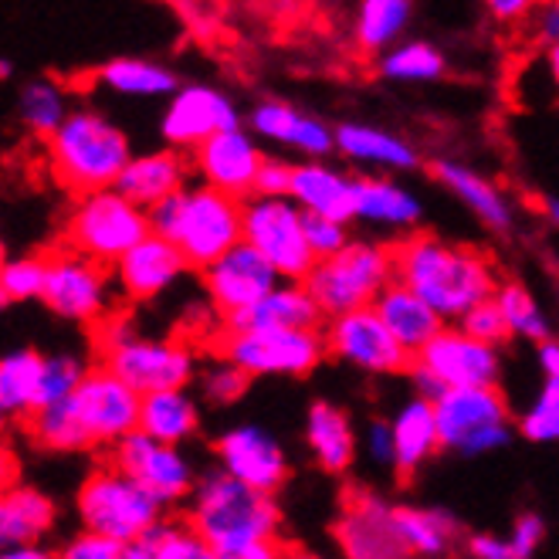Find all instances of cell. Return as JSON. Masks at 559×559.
<instances>
[{
  "instance_id": "obj_19",
  "label": "cell",
  "mask_w": 559,
  "mask_h": 559,
  "mask_svg": "<svg viewBox=\"0 0 559 559\" xmlns=\"http://www.w3.org/2000/svg\"><path fill=\"white\" fill-rule=\"evenodd\" d=\"M261 163H265V153L241 126L214 133L193 150V174L204 183L238 197V201H248L254 193Z\"/></svg>"
},
{
  "instance_id": "obj_55",
  "label": "cell",
  "mask_w": 559,
  "mask_h": 559,
  "mask_svg": "<svg viewBox=\"0 0 559 559\" xmlns=\"http://www.w3.org/2000/svg\"><path fill=\"white\" fill-rule=\"evenodd\" d=\"M539 0H485V11L499 24H525Z\"/></svg>"
},
{
  "instance_id": "obj_38",
  "label": "cell",
  "mask_w": 559,
  "mask_h": 559,
  "mask_svg": "<svg viewBox=\"0 0 559 559\" xmlns=\"http://www.w3.org/2000/svg\"><path fill=\"white\" fill-rule=\"evenodd\" d=\"M126 559H211V546L190 519H159L126 546Z\"/></svg>"
},
{
  "instance_id": "obj_15",
  "label": "cell",
  "mask_w": 559,
  "mask_h": 559,
  "mask_svg": "<svg viewBox=\"0 0 559 559\" xmlns=\"http://www.w3.org/2000/svg\"><path fill=\"white\" fill-rule=\"evenodd\" d=\"M103 364L140 393H153L167 386H187L197 377V349L187 340H150L136 333L106 349Z\"/></svg>"
},
{
  "instance_id": "obj_37",
  "label": "cell",
  "mask_w": 559,
  "mask_h": 559,
  "mask_svg": "<svg viewBox=\"0 0 559 559\" xmlns=\"http://www.w3.org/2000/svg\"><path fill=\"white\" fill-rule=\"evenodd\" d=\"M414 17V0H359L353 38L364 55H383L401 41Z\"/></svg>"
},
{
  "instance_id": "obj_61",
  "label": "cell",
  "mask_w": 559,
  "mask_h": 559,
  "mask_svg": "<svg viewBox=\"0 0 559 559\" xmlns=\"http://www.w3.org/2000/svg\"><path fill=\"white\" fill-rule=\"evenodd\" d=\"M0 75H4V79H11V61H8V58L0 61Z\"/></svg>"
},
{
  "instance_id": "obj_24",
  "label": "cell",
  "mask_w": 559,
  "mask_h": 559,
  "mask_svg": "<svg viewBox=\"0 0 559 559\" xmlns=\"http://www.w3.org/2000/svg\"><path fill=\"white\" fill-rule=\"evenodd\" d=\"M251 133L261 140H272L278 146L299 150L312 159H325L336 150V129H329L322 119L306 116L288 103L269 98V103H258L248 116Z\"/></svg>"
},
{
  "instance_id": "obj_26",
  "label": "cell",
  "mask_w": 559,
  "mask_h": 559,
  "mask_svg": "<svg viewBox=\"0 0 559 559\" xmlns=\"http://www.w3.org/2000/svg\"><path fill=\"white\" fill-rule=\"evenodd\" d=\"M190 177V163L183 159V150L170 146V150H153V153H133V159L126 163L122 177L116 180V187L136 201L140 207H153L163 197H170L177 190L187 187Z\"/></svg>"
},
{
  "instance_id": "obj_20",
  "label": "cell",
  "mask_w": 559,
  "mask_h": 559,
  "mask_svg": "<svg viewBox=\"0 0 559 559\" xmlns=\"http://www.w3.org/2000/svg\"><path fill=\"white\" fill-rule=\"evenodd\" d=\"M187 269L190 261L183 258L177 241L150 231L116 261L112 275H116V288L129 302H150L159 299L170 285H177Z\"/></svg>"
},
{
  "instance_id": "obj_13",
  "label": "cell",
  "mask_w": 559,
  "mask_h": 559,
  "mask_svg": "<svg viewBox=\"0 0 559 559\" xmlns=\"http://www.w3.org/2000/svg\"><path fill=\"white\" fill-rule=\"evenodd\" d=\"M72 404L88 435V444L112 451L126 435H133L140 427L143 393L103 364V367H88L85 380L72 393Z\"/></svg>"
},
{
  "instance_id": "obj_31",
  "label": "cell",
  "mask_w": 559,
  "mask_h": 559,
  "mask_svg": "<svg viewBox=\"0 0 559 559\" xmlns=\"http://www.w3.org/2000/svg\"><path fill=\"white\" fill-rule=\"evenodd\" d=\"M390 427H393V448H397V462H393V468H397L404 478H411L427 457L441 448L435 401L417 393L411 404H404L397 411V417L390 420Z\"/></svg>"
},
{
  "instance_id": "obj_18",
  "label": "cell",
  "mask_w": 559,
  "mask_h": 559,
  "mask_svg": "<svg viewBox=\"0 0 559 559\" xmlns=\"http://www.w3.org/2000/svg\"><path fill=\"white\" fill-rule=\"evenodd\" d=\"M235 126H241V112L224 92L211 85H183L170 95L167 109H163L159 133L167 140V146L193 153L214 133H224V129Z\"/></svg>"
},
{
  "instance_id": "obj_5",
  "label": "cell",
  "mask_w": 559,
  "mask_h": 559,
  "mask_svg": "<svg viewBox=\"0 0 559 559\" xmlns=\"http://www.w3.org/2000/svg\"><path fill=\"white\" fill-rule=\"evenodd\" d=\"M150 231V211L129 201L119 187L79 193V201L69 211V221H64V241H69V248L103 261V265H116Z\"/></svg>"
},
{
  "instance_id": "obj_32",
  "label": "cell",
  "mask_w": 559,
  "mask_h": 559,
  "mask_svg": "<svg viewBox=\"0 0 559 559\" xmlns=\"http://www.w3.org/2000/svg\"><path fill=\"white\" fill-rule=\"evenodd\" d=\"M306 444L329 475H343L353 465V454H356L353 420L336 404H325V401L312 404L306 414Z\"/></svg>"
},
{
  "instance_id": "obj_36",
  "label": "cell",
  "mask_w": 559,
  "mask_h": 559,
  "mask_svg": "<svg viewBox=\"0 0 559 559\" xmlns=\"http://www.w3.org/2000/svg\"><path fill=\"white\" fill-rule=\"evenodd\" d=\"M95 82L126 98H170L180 88L177 75L167 64L146 58H112L95 72Z\"/></svg>"
},
{
  "instance_id": "obj_30",
  "label": "cell",
  "mask_w": 559,
  "mask_h": 559,
  "mask_svg": "<svg viewBox=\"0 0 559 559\" xmlns=\"http://www.w3.org/2000/svg\"><path fill=\"white\" fill-rule=\"evenodd\" d=\"M424 217L417 197L390 177H356V221L414 231Z\"/></svg>"
},
{
  "instance_id": "obj_9",
  "label": "cell",
  "mask_w": 559,
  "mask_h": 559,
  "mask_svg": "<svg viewBox=\"0 0 559 559\" xmlns=\"http://www.w3.org/2000/svg\"><path fill=\"white\" fill-rule=\"evenodd\" d=\"M211 349L235 359L251 377H309L329 353L319 329H248L217 333Z\"/></svg>"
},
{
  "instance_id": "obj_58",
  "label": "cell",
  "mask_w": 559,
  "mask_h": 559,
  "mask_svg": "<svg viewBox=\"0 0 559 559\" xmlns=\"http://www.w3.org/2000/svg\"><path fill=\"white\" fill-rule=\"evenodd\" d=\"M8 559H48V549H35V543H21V546H4Z\"/></svg>"
},
{
  "instance_id": "obj_56",
  "label": "cell",
  "mask_w": 559,
  "mask_h": 559,
  "mask_svg": "<svg viewBox=\"0 0 559 559\" xmlns=\"http://www.w3.org/2000/svg\"><path fill=\"white\" fill-rule=\"evenodd\" d=\"M468 552H472L475 559H515V552H512V543H509V539L488 536V533L472 536V539H468Z\"/></svg>"
},
{
  "instance_id": "obj_28",
  "label": "cell",
  "mask_w": 559,
  "mask_h": 559,
  "mask_svg": "<svg viewBox=\"0 0 559 559\" xmlns=\"http://www.w3.org/2000/svg\"><path fill=\"white\" fill-rule=\"evenodd\" d=\"M435 180L451 190L457 201H462L485 227H491V231H509L512 227V204L509 197L502 193V187H496L488 177L475 174L472 167H465V163H454V159H438L431 167Z\"/></svg>"
},
{
  "instance_id": "obj_23",
  "label": "cell",
  "mask_w": 559,
  "mask_h": 559,
  "mask_svg": "<svg viewBox=\"0 0 559 559\" xmlns=\"http://www.w3.org/2000/svg\"><path fill=\"white\" fill-rule=\"evenodd\" d=\"M325 312L306 282H278L265 299L221 319V333H248V329H319Z\"/></svg>"
},
{
  "instance_id": "obj_51",
  "label": "cell",
  "mask_w": 559,
  "mask_h": 559,
  "mask_svg": "<svg viewBox=\"0 0 559 559\" xmlns=\"http://www.w3.org/2000/svg\"><path fill=\"white\" fill-rule=\"evenodd\" d=\"M525 31H530V38L543 48L559 45V0H539L530 21H525Z\"/></svg>"
},
{
  "instance_id": "obj_7",
  "label": "cell",
  "mask_w": 559,
  "mask_h": 559,
  "mask_svg": "<svg viewBox=\"0 0 559 559\" xmlns=\"http://www.w3.org/2000/svg\"><path fill=\"white\" fill-rule=\"evenodd\" d=\"M441 448L457 454H488L512 441L509 401L499 383L485 386H444L435 397Z\"/></svg>"
},
{
  "instance_id": "obj_35",
  "label": "cell",
  "mask_w": 559,
  "mask_h": 559,
  "mask_svg": "<svg viewBox=\"0 0 559 559\" xmlns=\"http://www.w3.org/2000/svg\"><path fill=\"white\" fill-rule=\"evenodd\" d=\"M45 356L35 349H14L0 359V411L8 420H27L41 404Z\"/></svg>"
},
{
  "instance_id": "obj_27",
  "label": "cell",
  "mask_w": 559,
  "mask_h": 559,
  "mask_svg": "<svg viewBox=\"0 0 559 559\" xmlns=\"http://www.w3.org/2000/svg\"><path fill=\"white\" fill-rule=\"evenodd\" d=\"M373 306L383 316V322L393 329V336H397L414 356H417V349L427 340H435L441 329L448 325V319L431 302H427L424 295H417L411 285H404L401 278H393L380 292V299Z\"/></svg>"
},
{
  "instance_id": "obj_57",
  "label": "cell",
  "mask_w": 559,
  "mask_h": 559,
  "mask_svg": "<svg viewBox=\"0 0 559 559\" xmlns=\"http://www.w3.org/2000/svg\"><path fill=\"white\" fill-rule=\"evenodd\" d=\"M539 367L543 377H559V340H543L539 343Z\"/></svg>"
},
{
  "instance_id": "obj_29",
  "label": "cell",
  "mask_w": 559,
  "mask_h": 559,
  "mask_svg": "<svg viewBox=\"0 0 559 559\" xmlns=\"http://www.w3.org/2000/svg\"><path fill=\"white\" fill-rule=\"evenodd\" d=\"M336 150L359 167H380V170H397L407 174L417 167V150L401 140L397 133H386L380 126L367 122H343L336 129Z\"/></svg>"
},
{
  "instance_id": "obj_52",
  "label": "cell",
  "mask_w": 559,
  "mask_h": 559,
  "mask_svg": "<svg viewBox=\"0 0 559 559\" xmlns=\"http://www.w3.org/2000/svg\"><path fill=\"white\" fill-rule=\"evenodd\" d=\"M292 177H295V163L278 159V156H265V163H261V170H258V187H254V193H265V197H288Z\"/></svg>"
},
{
  "instance_id": "obj_48",
  "label": "cell",
  "mask_w": 559,
  "mask_h": 559,
  "mask_svg": "<svg viewBox=\"0 0 559 559\" xmlns=\"http://www.w3.org/2000/svg\"><path fill=\"white\" fill-rule=\"evenodd\" d=\"M457 325L468 329L472 336H478L485 343H496V346H502L512 336V329H509V322H506V316H502V309L496 302V295L485 299V302H478V306H472L462 319H457Z\"/></svg>"
},
{
  "instance_id": "obj_49",
  "label": "cell",
  "mask_w": 559,
  "mask_h": 559,
  "mask_svg": "<svg viewBox=\"0 0 559 559\" xmlns=\"http://www.w3.org/2000/svg\"><path fill=\"white\" fill-rule=\"evenodd\" d=\"M306 214V211H302ZM306 238L316 258H329V254H340L349 245V231H346V221L336 217H325V214H306Z\"/></svg>"
},
{
  "instance_id": "obj_39",
  "label": "cell",
  "mask_w": 559,
  "mask_h": 559,
  "mask_svg": "<svg viewBox=\"0 0 559 559\" xmlns=\"http://www.w3.org/2000/svg\"><path fill=\"white\" fill-rule=\"evenodd\" d=\"M393 515H397V530L411 556H444L454 546L457 525L448 512L397 506Z\"/></svg>"
},
{
  "instance_id": "obj_42",
  "label": "cell",
  "mask_w": 559,
  "mask_h": 559,
  "mask_svg": "<svg viewBox=\"0 0 559 559\" xmlns=\"http://www.w3.org/2000/svg\"><path fill=\"white\" fill-rule=\"evenodd\" d=\"M377 69L390 82H438L448 61L431 41H397L380 55Z\"/></svg>"
},
{
  "instance_id": "obj_21",
  "label": "cell",
  "mask_w": 559,
  "mask_h": 559,
  "mask_svg": "<svg viewBox=\"0 0 559 559\" xmlns=\"http://www.w3.org/2000/svg\"><path fill=\"white\" fill-rule=\"evenodd\" d=\"M214 451L227 475H235L261 491H272L275 496L288 481V457L265 427H254V424L231 427V431H224L217 438Z\"/></svg>"
},
{
  "instance_id": "obj_1",
  "label": "cell",
  "mask_w": 559,
  "mask_h": 559,
  "mask_svg": "<svg viewBox=\"0 0 559 559\" xmlns=\"http://www.w3.org/2000/svg\"><path fill=\"white\" fill-rule=\"evenodd\" d=\"M187 519L204 536L214 559H272L285 552L275 496L224 468L197 481Z\"/></svg>"
},
{
  "instance_id": "obj_11",
  "label": "cell",
  "mask_w": 559,
  "mask_h": 559,
  "mask_svg": "<svg viewBox=\"0 0 559 559\" xmlns=\"http://www.w3.org/2000/svg\"><path fill=\"white\" fill-rule=\"evenodd\" d=\"M325 346L329 356H336L364 373L390 377V373H411L414 367V353L393 336V329L383 322L377 306L329 316Z\"/></svg>"
},
{
  "instance_id": "obj_16",
  "label": "cell",
  "mask_w": 559,
  "mask_h": 559,
  "mask_svg": "<svg viewBox=\"0 0 559 559\" xmlns=\"http://www.w3.org/2000/svg\"><path fill=\"white\" fill-rule=\"evenodd\" d=\"M414 364L435 373L444 386H485L499 383L502 377L499 346L472 336L462 325H444L435 340L417 349Z\"/></svg>"
},
{
  "instance_id": "obj_40",
  "label": "cell",
  "mask_w": 559,
  "mask_h": 559,
  "mask_svg": "<svg viewBox=\"0 0 559 559\" xmlns=\"http://www.w3.org/2000/svg\"><path fill=\"white\" fill-rule=\"evenodd\" d=\"M17 116L27 126V133L48 140L72 116L69 88L55 79H31L17 95Z\"/></svg>"
},
{
  "instance_id": "obj_43",
  "label": "cell",
  "mask_w": 559,
  "mask_h": 559,
  "mask_svg": "<svg viewBox=\"0 0 559 559\" xmlns=\"http://www.w3.org/2000/svg\"><path fill=\"white\" fill-rule=\"evenodd\" d=\"M48 272H51V254L8 258L4 269H0V295H4V306L45 299Z\"/></svg>"
},
{
  "instance_id": "obj_8",
  "label": "cell",
  "mask_w": 559,
  "mask_h": 559,
  "mask_svg": "<svg viewBox=\"0 0 559 559\" xmlns=\"http://www.w3.org/2000/svg\"><path fill=\"white\" fill-rule=\"evenodd\" d=\"M75 506L85 530L106 533L126 546L140 539L153 522L163 519V506L116 462L95 468L82 481Z\"/></svg>"
},
{
  "instance_id": "obj_25",
  "label": "cell",
  "mask_w": 559,
  "mask_h": 559,
  "mask_svg": "<svg viewBox=\"0 0 559 559\" xmlns=\"http://www.w3.org/2000/svg\"><path fill=\"white\" fill-rule=\"evenodd\" d=\"M288 197L306 214H325L336 221H356V177L329 167L322 159L295 163V177Z\"/></svg>"
},
{
  "instance_id": "obj_34",
  "label": "cell",
  "mask_w": 559,
  "mask_h": 559,
  "mask_svg": "<svg viewBox=\"0 0 559 559\" xmlns=\"http://www.w3.org/2000/svg\"><path fill=\"white\" fill-rule=\"evenodd\" d=\"M55 525V502L31 485H11L0 499V543H41Z\"/></svg>"
},
{
  "instance_id": "obj_14",
  "label": "cell",
  "mask_w": 559,
  "mask_h": 559,
  "mask_svg": "<svg viewBox=\"0 0 559 559\" xmlns=\"http://www.w3.org/2000/svg\"><path fill=\"white\" fill-rule=\"evenodd\" d=\"M112 462L126 475H133L163 509L190 502L197 488L193 465L183 457L180 444L156 441L146 431H140V427L112 448Z\"/></svg>"
},
{
  "instance_id": "obj_3",
  "label": "cell",
  "mask_w": 559,
  "mask_h": 559,
  "mask_svg": "<svg viewBox=\"0 0 559 559\" xmlns=\"http://www.w3.org/2000/svg\"><path fill=\"white\" fill-rule=\"evenodd\" d=\"M150 227L177 241L193 272H204L211 261L245 241V201L201 180L153 204Z\"/></svg>"
},
{
  "instance_id": "obj_50",
  "label": "cell",
  "mask_w": 559,
  "mask_h": 559,
  "mask_svg": "<svg viewBox=\"0 0 559 559\" xmlns=\"http://www.w3.org/2000/svg\"><path fill=\"white\" fill-rule=\"evenodd\" d=\"M64 559H126V543L95 533V530H82L75 539L64 543L61 549Z\"/></svg>"
},
{
  "instance_id": "obj_2",
  "label": "cell",
  "mask_w": 559,
  "mask_h": 559,
  "mask_svg": "<svg viewBox=\"0 0 559 559\" xmlns=\"http://www.w3.org/2000/svg\"><path fill=\"white\" fill-rule=\"evenodd\" d=\"M393 269L404 285L424 295L444 319L457 322L472 306L496 295V265L468 245H451L435 235H411L393 245Z\"/></svg>"
},
{
  "instance_id": "obj_54",
  "label": "cell",
  "mask_w": 559,
  "mask_h": 559,
  "mask_svg": "<svg viewBox=\"0 0 559 559\" xmlns=\"http://www.w3.org/2000/svg\"><path fill=\"white\" fill-rule=\"evenodd\" d=\"M367 448H370L377 465H390L393 468V462H397V448H393V427H390V420H373L370 424Z\"/></svg>"
},
{
  "instance_id": "obj_17",
  "label": "cell",
  "mask_w": 559,
  "mask_h": 559,
  "mask_svg": "<svg viewBox=\"0 0 559 559\" xmlns=\"http://www.w3.org/2000/svg\"><path fill=\"white\" fill-rule=\"evenodd\" d=\"M201 282H204V292H207L214 312L224 319V316L254 306L258 299H265V295L282 282V275L254 245L238 241L231 251H224L217 261H211V265L201 272Z\"/></svg>"
},
{
  "instance_id": "obj_59",
  "label": "cell",
  "mask_w": 559,
  "mask_h": 559,
  "mask_svg": "<svg viewBox=\"0 0 559 559\" xmlns=\"http://www.w3.org/2000/svg\"><path fill=\"white\" fill-rule=\"evenodd\" d=\"M546 72H549V82H552V88L559 92V45L546 48Z\"/></svg>"
},
{
  "instance_id": "obj_47",
  "label": "cell",
  "mask_w": 559,
  "mask_h": 559,
  "mask_svg": "<svg viewBox=\"0 0 559 559\" xmlns=\"http://www.w3.org/2000/svg\"><path fill=\"white\" fill-rule=\"evenodd\" d=\"M88 367L75 353H55V356H45V377H41V404H55V401H64L72 397L79 390V383L85 380Z\"/></svg>"
},
{
  "instance_id": "obj_12",
  "label": "cell",
  "mask_w": 559,
  "mask_h": 559,
  "mask_svg": "<svg viewBox=\"0 0 559 559\" xmlns=\"http://www.w3.org/2000/svg\"><path fill=\"white\" fill-rule=\"evenodd\" d=\"M112 282L103 261H95L75 248L51 254V272L45 288V306L79 325H95L112 312Z\"/></svg>"
},
{
  "instance_id": "obj_4",
  "label": "cell",
  "mask_w": 559,
  "mask_h": 559,
  "mask_svg": "<svg viewBox=\"0 0 559 559\" xmlns=\"http://www.w3.org/2000/svg\"><path fill=\"white\" fill-rule=\"evenodd\" d=\"M51 177L72 193H92L116 187L133 146L122 129L95 109H72L55 133L45 140Z\"/></svg>"
},
{
  "instance_id": "obj_44",
  "label": "cell",
  "mask_w": 559,
  "mask_h": 559,
  "mask_svg": "<svg viewBox=\"0 0 559 559\" xmlns=\"http://www.w3.org/2000/svg\"><path fill=\"white\" fill-rule=\"evenodd\" d=\"M496 302L512 329V336H522V340H533V343H543L549 340V319L539 312L533 292L519 285V282H506L496 288Z\"/></svg>"
},
{
  "instance_id": "obj_22",
  "label": "cell",
  "mask_w": 559,
  "mask_h": 559,
  "mask_svg": "<svg viewBox=\"0 0 559 559\" xmlns=\"http://www.w3.org/2000/svg\"><path fill=\"white\" fill-rule=\"evenodd\" d=\"M397 506H386L373 496H353L336 522L340 549L353 559H404L411 556L401 530H397Z\"/></svg>"
},
{
  "instance_id": "obj_45",
  "label": "cell",
  "mask_w": 559,
  "mask_h": 559,
  "mask_svg": "<svg viewBox=\"0 0 559 559\" xmlns=\"http://www.w3.org/2000/svg\"><path fill=\"white\" fill-rule=\"evenodd\" d=\"M519 431L536 444L559 441V377H546L539 397L519 417Z\"/></svg>"
},
{
  "instance_id": "obj_60",
  "label": "cell",
  "mask_w": 559,
  "mask_h": 559,
  "mask_svg": "<svg viewBox=\"0 0 559 559\" xmlns=\"http://www.w3.org/2000/svg\"><path fill=\"white\" fill-rule=\"evenodd\" d=\"M543 211H546V217L559 227V197H549V201L543 204Z\"/></svg>"
},
{
  "instance_id": "obj_10",
  "label": "cell",
  "mask_w": 559,
  "mask_h": 559,
  "mask_svg": "<svg viewBox=\"0 0 559 559\" xmlns=\"http://www.w3.org/2000/svg\"><path fill=\"white\" fill-rule=\"evenodd\" d=\"M302 217V207L292 197L251 193L245 201V241L265 254L282 278L292 282H306L319 261L309 248Z\"/></svg>"
},
{
  "instance_id": "obj_33",
  "label": "cell",
  "mask_w": 559,
  "mask_h": 559,
  "mask_svg": "<svg viewBox=\"0 0 559 559\" xmlns=\"http://www.w3.org/2000/svg\"><path fill=\"white\" fill-rule=\"evenodd\" d=\"M197 427H201V411H197V401L187 393V386L143 393L140 431H146L150 438L167 441V444H183L197 435Z\"/></svg>"
},
{
  "instance_id": "obj_53",
  "label": "cell",
  "mask_w": 559,
  "mask_h": 559,
  "mask_svg": "<svg viewBox=\"0 0 559 559\" xmlns=\"http://www.w3.org/2000/svg\"><path fill=\"white\" fill-rule=\"evenodd\" d=\"M546 539V525L539 515H519L515 525H512V533H509V543H512V552L515 559H525V556H533Z\"/></svg>"
},
{
  "instance_id": "obj_6",
  "label": "cell",
  "mask_w": 559,
  "mask_h": 559,
  "mask_svg": "<svg viewBox=\"0 0 559 559\" xmlns=\"http://www.w3.org/2000/svg\"><path fill=\"white\" fill-rule=\"evenodd\" d=\"M393 278H397L393 248L373 241H349L340 254L319 258L306 275V285L329 319L349 309L373 306Z\"/></svg>"
},
{
  "instance_id": "obj_46",
  "label": "cell",
  "mask_w": 559,
  "mask_h": 559,
  "mask_svg": "<svg viewBox=\"0 0 559 559\" xmlns=\"http://www.w3.org/2000/svg\"><path fill=\"white\" fill-rule=\"evenodd\" d=\"M251 380H254V377H251L245 367H238L235 359H227V356L214 353V359L207 364V370L201 373V390H204V397H207L211 404H221V407H224V404L241 401Z\"/></svg>"
},
{
  "instance_id": "obj_41",
  "label": "cell",
  "mask_w": 559,
  "mask_h": 559,
  "mask_svg": "<svg viewBox=\"0 0 559 559\" xmlns=\"http://www.w3.org/2000/svg\"><path fill=\"white\" fill-rule=\"evenodd\" d=\"M24 427H27V435L35 438V444H41L48 451H85V448H92L85 427L75 414L72 397L38 407L24 420Z\"/></svg>"
}]
</instances>
